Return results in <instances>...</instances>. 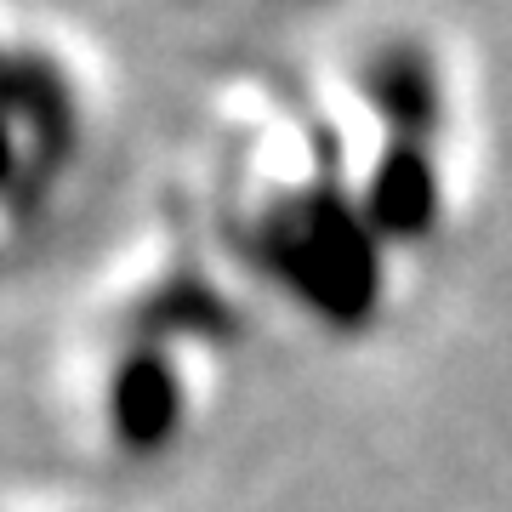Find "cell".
<instances>
[{
	"label": "cell",
	"mask_w": 512,
	"mask_h": 512,
	"mask_svg": "<svg viewBox=\"0 0 512 512\" xmlns=\"http://www.w3.org/2000/svg\"><path fill=\"white\" fill-rule=\"evenodd\" d=\"M92 80L46 18L0 6V245L46 222L86 148Z\"/></svg>",
	"instance_id": "obj_1"
},
{
	"label": "cell",
	"mask_w": 512,
	"mask_h": 512,
	"mask_svg": "<svg viewBox=\"0 0 512 512\" xmlns=\"http://www.w3.org/2000/svg\"><path fill=\"white\" fill-rule=\"evenodd\" d=\"M109 427L131 450H160L177 427V376L154 348L126 353L109 376Z\"/></svg>",
	"instance_id": "obj_2"
}]
</instances>
